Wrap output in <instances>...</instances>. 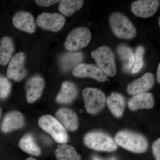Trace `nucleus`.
I'll return each mask as SVG.
<instances>
[{
	"label": "nucleus",
	"instance_id": "f03ea898",
	"mask_svg": "<svg viewBox=\"0 0 160 160\" xmlns=\"http://www.w3.org/2000/svg\"><path fill=\"white\" fill-rule=\"evenodd\" d=\"M116 143L123 148L133 152L141 153L148 148V142L142 135L131 132L122 131L115 137Z\"/></svg>",
	"mask_w": 160,
	"mask_h": 160
},
{
	"label": "nucleus",
	"instance_id": "b1692460",
	"mask_svg": "<svg viewBox=\"0 0 160 160\" xmlns=\"http://www.w3.org/2000/svg\"><path fill=\"white\" fill-rule=\"evenodd\" d=\"M118 54L124 63L125 70L132 68L134 62V54L131 48L126 45H121L117 48Z\"/></svg>",
	"mask_w": 160,
	"mask_h": 160
},
{
	"label": "nucleus",
	"instance_id": "ddd939ff",
	"mask_svg": "<svg viewBox=\"0 0 160 160\" xmlns=\"http://www.w3.org/2000/svg\"><path fill=\"white\" fill-rule=\"evenodd\" d=\"M13 26L17 29L30 34L36 30L34 18L28 12L21 11L17 12L12 18Z\"/></svg>",
	"mask_w": 160,
	"mask_h": 160
},
{
	"label": "nucleus",
	"instance_id": "5701e85b",
	"mask_svg": "<svg viewBox=\"0 0 160 160\" xmlns=\"http://www.w3.org/2000/svg\"><path fill=\"white\" fill-rule=\"evenodd\" d=\"M57 160H80L81 158L73 146L62 144L59 145L55 152Z\"/></svg>",
	"mask_w": 160,
	"mask_h": 160
},
{
	"label": "nucleus",
	"instance_id": "393cba45",
	"mask_svg": "<svg viewBox=\"0 0 160 160\" xmlns=\"http://www.w3.org/2000/svg\"><path fill=\"white\" fill-rule=\"evenodd\" d=\"M83 3L81 0H63L60 1L59 10L64 15L70 16L82 8Z\"/></svg>",
	"mask_w": 160,
	"mask_h": 160
},
{
	"label": "nucleus",
	"instance_id": "9b49d317",
	"mask_svg": "<svg viewBox=\"0 0 160 160\" xmlns=\"http://www.w3.org/2000/svg\"><path fill=\"white\" fill-rule=\"evenodd\" d=\"M72 74L77 77L92 78L101 82L107 78V76L101 69L88 64H79L73 68Z\"/></svg>",
	"mask_w": 160,
	"mask_h": 160
},
{
	"label": "nucleus",
	"instance_id": "20e7f679",
	"mask_svg": "<svg viewBox=\"0 0 160 160\" xmlns=\"http://www.w3.org/2000/svg\"><path fill=\"white\" fill-rule=\"evenodd\" d=\"M39 126L50 135L57 142H67L68 135L66 129L56 118L50 115L42 116L38 121Z\"/></svg>",
	"mask_w": 160,
	"mask_h": 160
},
{
	"label": "nucleus",
	"instance_id": "0eeeda50",
	"mask_svg": "<svg viewBox=\"0 0 160 160\" xmlns=\"http://www.w3.org/2000/svg\"><path fill=\"white\" fill-rule=\"evenodd\" d=\"M82 96L86 111L90 114H96L105 106L106 96L99 89L87 87L83 90Z\"/></svg>",
	"mask_w": 160,
	"mask_h": 160
},
{
	"label": "nucleus",
	"instance_id": "7ed1b4c3",
	"mask_svg": "<svg viewBox=\"0 0 160 160\" xmlns=\"http://www.w3.org/2000/svg\"><path fill=\"white\" fill-rule=\"evenodd\" d=\"M98 66L107 76L114 77L117 73L115 56L113 51L108 46H102L91 53Z\"/></svg>",
	"mask_w": 160,
	"mask_h": 160
},
{
	"label": "nucleus",
	"instance_id": "f8f14e48",
	"mask_svg": "<svg viewBox=\"0 0 160 160\" xmlns=\"http://www.w3.org/2000/svg\"><path fill=\"white\" fill-rule=\"evenodd\" d=\"M45 85L44 79L39 76H35L29 79L26 85L27 102L32 103L39 99L42 93Z\"/></svg>",
	"mask_w": 160,
	"mask_h": 160
},
{
	"label": "nucleus",
	"instance_id": "f704fd0d",
	"mask_svg": "<svg viewBox=\"0 0 160 160\" xmlns=\"http://www.w3.org/2000/svg\"><path fill=\"white\" fill-rule=\"evenodd\" d=\"M1 110H0V116H1Z\"/></svg>",
	"mask_w": 160,
	"mask_h": 160
},
{
	"label": "nucleus",
	"instance_id": "c756f323",
	"mask_svg": "<svg viewBox=\"0 0 160 160\" xmlns=\"http://www.w3.org/2000/svg\"><path fill=\"white\" fill-rule=\"evenodd\" d=\"M160 64H159L158 66L157 73V80L158 82L160 83Z\"/></svg>",
	"mask_w": 160,
	"mask_h": 160
},
{
	"label": "nucleus",
	"instance_id": "aec40b11",
	"mask_svg": "<svg viewBox=\"0 0 160 160\" xmlns=\"http://www.w3.org/2000/svg\"><path fill=\"white\" fill-rule=\"evenodd\" d=\"M108 107L111 112L117 117L122 115L125 107V100L122 95L112 92L106 100Z\"/></svg>",
	"mask_w": 160,
	"mask_h": 160
},
{
	"label": "nucleus",
	"instance_id": "2eb2a0df",
	"mask_svg": "<svg viewBox=\"0 0 160 160\" xmlns=\"http://www.w3.org/2000/svg\"><path fill=\"white\" fill-rule=\"evenodd\" d=\"M25 123L24 116L20 112L12 110L6 115L1 126L3 132H10L13 130L21 129Z\"/></svg>",
	"mask_w": 160,
	"mask_h": 160
},
{
	"label": "nucleus",
	"instance_id": "6ab92c4d",
	"mask_svg": "<svg viewBox=\"0 0 160 160\" xmlns=\"http://www.w3.org/2000/svg\"><path fill=\"white\" fill-rule=\"evenodd\" d=\"M15 50L13 41L9 37L0 40V65L6 66L9 63Z\"/></svg>",
	"mask_w": 160,
	"mask_h": 160
},
{
	"label": "nucleus",
	"instance_id": "cd10ccee",
	"mask_svg": "<svg viewBox=\"0 0 160 160\" xmlns=\"http://www.w3.org/2000/svg\"><path fill=\"white\" fill-rule=\"evenodd\" d=\"M35 2L39 6L49 7V6H53L60 1H54V0H36Z\"/></svg>",
	"mask_w": 160,
	"mask_h": 160
},
{
	"label": "nucleus",
	"instance_id": "1a4fd4ad",
	"mask_svg": "<svg viewBox=\"0 0 160 160\" xmlns=\"http://www.w3.org/2000/svg\"><path fill=\"white\" fill-rule=\"evenodd\" d=\"M66 22L65 18L59 13L43 12L37 19V24L42 29L52 32L60 31Z\"/></svg>",
	"mask_w": 160,
	"mask_h": 160
},
{
	"label": "nucleus",
	"instance_id": "2f4dec72",
	"mask_svg": "<svg viewBox=\"0 0 160 160\" xmlns=\"http://www.w3.org/2000/svg\"><path fill=\"white\" fill-rule=\"evenodd\" d=\"M93 160H101V158H99L98 157H94L93 158Z\"/></svg>",
	"mask_w": 160,
	"mask_h": 160
},
{
	"label": "nucleus",
	"instance_id": "f3484780",
	"mask_svg": "<svg viewBox=\"0 0 160 160\" xmlns=\"http://www.w3.org/2000/svg\"><path fill=\"white\" fill-rule=\"evenodd\" d=\"M154 105L153 96L149 92H144L136 94L129 101L128 105L132 110L150 109Z\"/></svg>",
	"mask_w": 160,
	"mask_h": 160
},
{
	"label": "nucleus",
	"instance_id": "4468645a",
	"mask_svg": "<svg viewBox=\"0 0 160 160\" xmlns=\"http://www.w3.org/2000/svg\"><path fill=\"white\" fill-rule=\"evenodd\" d=\"M154 84V75L151 72H147L142 77L129 84L127 87V91L131 95L142 93L151 89Z\"/></svg>",
	"mask_w": 160,
	"mask_h": 160
},
{
	"label": "nucleus",
	"instance_id": "7c9ffc66",
	"mask_svg": "<svg viewBox=\"0 0 160 160\" xmlns=\"http://www.w3.org/2000/svg\"><path fill=\"white\" fill-rule=\"evenodd\" d=\"M26 160H37L35 158L33 157H29L28 158H27V159H26Z\"/></svg>",
	"mask_w": 160,
	"mask_h": 160
},
{
	"label": "nucleus",
	"instance_id": "72a5a7b5",
	"mask_svg": "<svg viewBox=\"0 0 160 160\" xmlns=\"http://www.w3.org/2000/svg\"><path fill=\"white\" fill-rule=\"evenodd\" d=\"M159 26L160 25V18H159Z\"/></svg>",
	"mask_w": 160,
	"mask_h": 160
},
{
	"label": "nucleus",
	"instance_id": "bb28decb",
	"mask_svg": "<svg viewBox=\"0 0 160 160\" xmlns=\"http://www.w3.org/2000/svg\"><path fill=\"white\" fill-rule=\"evenodd\" d=\"M11 85L8 79L0 75V98L5 99L9 96L11 91Z\"/></svg>",
	"mask_w": 160,
	"mask_h": 160
},
{
	"label": "nucleus",
	"instance_id": "a878e982",
	"mask_svg": "<svg viewBox=\"0 0 160 160\" xmlns=\"http://www.w3.org/2000/svg\"><path fill=\"white\" fill-rule=\"evenodd\" d=\"M145 48L142 46H139L136 50L134 55V62L131 70L132 73H136L141 70L144 65V54Z\"/></svg>",
	"mask_w": 160,
	"mask_h": 160
},
{
	"label": "nucleus",
	"instance_id": "6e6552de",
	"mask_svg": "<svg viewBox=\"0 0 160 160\" xmlns=\"http://www.w3.org/2000/svg\"><path fill=\"white\" fill-rule=\"evenodd\" d=\"M25 60V54L23 52H18L12 58L7 68V76L8 78L20 82L25 78L27 73L24 66Z\"/></svg>",
	"mask_w": 160,
	"mask_h": 160
},
{
	"label": "nucleus",
	"instance_id": "4be33fe9",
	"mask_svg": "<svg viewBox=\"0 0 160 160\" xmlns=\"http://www.w3.org/2000/svg\"><path fill=\"white\" fill-rule=\"evenodd\" d=\"M84 55L81 52H69L63 55L60 60L61 67L64 71L74 68L83 61Z\"/></svg>",
	"mask_w": 160,
	"mask_h": 160
},
{
	"label": "nucleus",
	"instance_id": "9d476101",
	"mask_svg": "<svg viewBox=\"0 0 160 160\" xmlns=\"http://www.w3.org/2000/svg\"><path fill=\"white\" fill-rule=\"evenodd\" d=\"M160 2L158 0H139L132 4V13L138 17L147 18L155 14L159 7Z\"/></svg>",
	"mask_w": 160,
	"mask_h": 160
},
{
	"label": "nucleus",
	"instance_id": "39448f33",
	"mask_svg": "<svg viewBox=\"0 0 160 160\" xmlns=\"http://www.w3.org/2000/svg\"><path fill=\"white\" fill-rule=\"evenodd\" d=\"M84 142L89 148L98 151H114L118 148L117 143L108 135L100 132L88 133Z\"/></svg>",
	"mask_w": 160,
	"mask_h": 160
},
{
	"label": "nucleus",
	"instance_id": "f257e3e1",
	"mask_svg": "<svg viewBox=\"0 0 160 160\" xmlns=\"http://www.w3.org/2000/svg\"><path fill=\"white\" fill-rule=\"evenodd\" d=\"M109 24L112 30L117 37L131 39L136 35V29L131 21L120 12H115L110 16Z\"/></svg>",
	"mask_w": 160,
	"mask_h": 160
},
{
	"label": "nucleus",
	"instance_id": "dca6fc26",
	"mask_svg": "<svg viewBox=\"0 0 160 160\" xmlns=\"http://www.w3.org/2000/svg\"><path fill=\"white\" fill-rule=\"evenodd\" d=\"M57 119L70 131H75L78 127L77 115L74 111L67 108L59 109L56 113Z\"/></svg>",
	"mask_w": 160,
	"mask_h": 160
},
{
	"label": "nucleus",
	"instance_id": "a211bd4d",
	"mask_svg": "<svg viewBox=\"0 0 160 160\" xmlns=\"http://www.w3.org/2000/svg\"><path fill=\"white\" fill-rule=\"evenodd\" d=\"M78 92L77 87L74 83L70 81H66L62 84L56 100L60 104H68L75 99Z\"/></svg>",
	"mask_w": 160,
	"mask_h": 160
},
{
	"label": "nucleus",
	"instance_id": "473e14b6",
	"mask_svg": "<svg viewBox=\"0 0 160 160\" xmlns=\"http://www.w3.org/2000/svg\"><path fill=\"white\" fill-rule=\"evenodd\" d=\"M108 160H116V159L115 158H111L109 159Z\"/></svg>",
	"mask_w": 160,
	"mask_h": 160
},
{
	"label": "nucleus",
	"instance_id": "412c9836",
	"mask_svg": "<svg viewBox=\"0 0 160 160\" xmlns=\"http://www.w3.org/2000/svg\"><path fill=\"white\" fill-rule=\"evenodd\" d=\"M19 146L22 150L31 155L38 156L41 154V149L31 134H26L21 138Z\"/></svg>",
	"mask_w": 160,
	"mask_h": 160
},
{
	"label": "nucleus",
	"instance_id": "423d86ee",
	"mask_svg": "<svg viewBox=\"0 0 160 160\" xmlns=\"http://www.w3.org/2000/svg\"><path fill=\"white\" fill-rule=\"evenodd\" d=\"M91 39V32L88 28L78 27L70 32L66 38L64 46L69 51H76L87 46Z\"/></svg>",
	"mask_w": 160,
	"mask_h": 160
},
{
	"label": "nucleus",
	"instance_id": "c85d7f7f",
	"mask_svg": "<svg viewBox=\"0 0 160 160\" xmlns=\"http://www.w3.org/2000/svg\"><path fill=\"white\" fill-rule=\"evenodd\" d=\"M152 150L156 160H160V140L154 142L152 145Z\"/></svg>",
	"mask_w": 160,
	"mask_h": 160
}]
</instances>
